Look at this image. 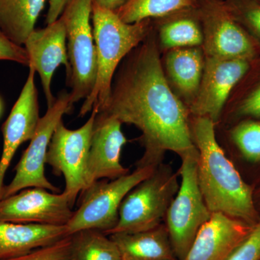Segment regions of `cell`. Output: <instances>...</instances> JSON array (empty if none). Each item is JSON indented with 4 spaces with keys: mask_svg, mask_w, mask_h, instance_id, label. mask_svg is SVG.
Masks as SVG:
<instances>
[{
    "mask_svg": "<svg viewBox=\"0 0 260 260\" xmlns=\"http://www.w3.org/2000/svg\"><path fill=\"white\" fill-rule=\"evenodd\" d=\"M155 167H137L133 173L114 180L95 181L80 193L79 208L67 224L68 236L82 230H98L104 234L119 220L121 202L135 186L153 174Z\"/></svg>",
    "mask_w": 260,
    "mask_h": 260,
    "instance_id": "52a82bcc",
    "label": "cell"
},
{
    "mask_svg": "<svg viewBox=\"0 0 260 260\" xmlns=\"http://www.w3.org/2000/svg\"><path fill=\"white\" fill-rule=\"evenodd\" d=\"M26 82L9 116L3 125V149L0 158V200L7 171L20 145L32 139L39 119L36 71L29 66Z\"/></svg>",
    "mask_w": 260,
    "mask_h": 260,
    "instance_id": "9a60e30c",
    "label": "cell"
},
{
    "mask_svg": "<svg viewBox=\"0 0 260 260\" xmlns=\"http://www.w3.org/2000/svg\"><path fill=\"white\" fill-rule=\"evenodd\" d=\"M244 18L249 26L260 37V6L249 7L244 12Z\"/></svg>",
    "mask_w": 260,
    "mask_h": 260,
    "instance_id": "f546056e",
    "label": "cell"
},
{
    "mask_svg": "<svg viewBox=\"0 0 260 260\" xmlns=\"http://www.w3.org/2000/svg\"><path fill=\"white\" fill-rule=\"evenodd\" d=\"M179 175L171 166L159 164L150 177L126 195L117 224L107 235L145 232L161 224L179 190Z\"/></svg>",
    "mask_w": 260,
    "mask_h": 260,
    "instance_id": "277c9868",
    "label": "cell"
},
{
    "mask_svg": "<svg viewBox=\"0 0 260 260\" xmlns=\"http://www.w3.org/2000/svg\"><path fill=\"white\" fill-rule=\"evenodd\" d=\"M233 139L248 160H260V122L247 121L234 129Z\"/></svg>",
    "mask_w": 260,
    "mask_h": 260,
    "instance_id": "cb8c5ba5",
    "label": "cell"
},
{
    "mask_svg": "<svg viewBox=\"0 0 260 260\" xmlns=\"http://www.w3.org/2000/svg\"><path fill=\"white\" fill-rule=\"evenodd\" d=\"M73 207L64 191L27 188L0 200V221L66 225L74 213Z\"/></svg>",
    "mask_w": 260,
    "mask_h": 260,
    "instance_id": "8fae6325",
    "label": "cell"
},
{
    "mask_svg": "<svg viewBox=\"0 0 260 260\" xmlns=\"http://www.w3.org/2000/svg\"><path fill=\"white\" fill-rule=\"evenodd\" d=\"M150 34L128 54L100 112L141 132L145 153L137 167H158L167 151L181 158L197 150L187 109L169 86Z\"/></svg>",
    "mask_w": 260,
    "mask_h": 260,
    "instance_id": "6da1fadb",
    "label": "cell"
},
{
    "mask_svg": "<svg viewBox=\"0 0 260 260\" xmlns=\"http://www.w3.org/2000/svg\"><path fill=\"white\" fill-rule=\"evenodd\" d=\"M72 107L70 93L64 92L56 98L51 107L48 108L47 113L39 119L35 135L15 167L14 178L8 185L3 187L1 200L27 188H43L53 192L59 190L48 180L44 169L53 133Z\"/></svg>",
    "mask_w": 260,
    "mask_h": 260,
    "instance_id": "9c48e42d",
    "label": "cell"
},
{
    "mask_svg": "<svg viewBox=\"0 0 260 260\" xmlns=\"http://www.w3.org/2000/svg\"><path fill=\"white\" fill-rule=\"evenodd\" d=\"M3 260H73L71 235L24 255Z\"/></svg>",
    "mask_w": 260,
    "mask_h": 260,
    "instance_id": "d4e9b609",
    "label": "cell"
},
{
    "mask_svg": "<svg viewBox=\"0 0 260 260\" xmlns=\"http://www.w3.org/2000/svg\"><path fill=\"white\" fill-rule=\"evenodd\" d=\"M69 0H49V10L46 18L47 25L54 23L60 18Z\"/></svg>",
    "mask_w": 260,
    "mask_h": 260,
    "instance_id": "f1b7e54d",
    "label": "cell"
},
{
    "mask_svg": "<svg viewBox=\"0 0 260 260\" xmlns=\"http://www.w3.org/2000/svg\"><path fill=\"white\" fill-rule=\"evenodd\" d=\"M227 260H260V220L250 236Z\"/></svg>",
    "mask_w": 260,
    "mask_h": 260,
    "instance_id": "484cf974",
    "label": "cell"
},
{
    "mask_svg": "<svg viewBox=\"0 0 260 260\" xmlns=\"http://www.w3.org/2000/svg\"><path fill=\"white\" fill-rule=\"evenodd\" d=\"M121 123L106 112H98L94 121L87 169V187L95 181L114 180L129 174L121 164V153L127 140Z\"/></svg>",
    "mask_w": 260,
    "mask_h": 260,
    "instance_id": "4fadbf2b",
    "label": "cell"
},
{
    "mask_svg": "<svg viewBox=\"0 0 260 260\" xmlns=\"http://www.w3.org/2000/svg\"><path fill=\"white\" fill-rule=\"evenodd\" d=\"M0 60L15 61L28 66L29 58L25 47L18 46L0 30Z\"/></svg>",
    "mask_w": 260,
    "mask_h": 260,
    "instance_id": "4316f807",
    "label": "cell"
},
{
    "mask_svg": "<svg viewBox=\"0 0 260 260\" xmlns=\"http://www.w3.org/2000/svg\"><path fill=\"white\" fill-rule=\"evenodd\" d=\"M121 260H178L166 224L135 234H114Z\"/></svg>",
    "mask_w": 260,
    "mask_h": 260,
    "instance_id": "ac0fdd59",
    "label": "cell"
},
{
    "mask_svg": "<svg viewBox=\"0 0 260 260\" xmlns=\"http://www.w3.org/2000/svg\"><path fill=\"white\" fill-rule=\"evenodd\" d=\"M71 237L73 260H121L115 243L100 231L82 230Z\"/></svg>",
    "mask_w": 260,
    "mask_h": 260,
    "instance_id": "44dd1931",
    "label": "cell"
},
{
    "mask_svg": "<svg viewBox=\"0 0 260 260\" xmlns=\"http://www.w3.org/2000/svg\"><path fill=\"white\" fill-rule=\"evenodd\" d=\"M198 149L181 157L179 190L168 210V231L178 260H184L200 229L211 217L198 180Z\"/></svg>",
    "mask_w": 260,
    "mask_h": 260,
    "instance_id": "5b68a950",
    "label": "cell"
},
{
    "mask_svg": "<svg viewBox=\"0 0 260 260\" xmlns=\"http://www.w3.org/2000/svg\"><path fill=\"white\" fill-rule=\"evenodd\" d=\"M200 3L206 57L247 60L252 57V43L234 20L230 8L220 0H200Z\"/></svg>",
    "mask_w": 260,
    "mask_h": 260,
    "instance_id": "30bf717a",
    "label": "cell"
},
{
    "mask_svg": "<svg viewBox=\"0 0 260 260\" xmlns=\"http://www.w3.org/2000/svg\"><path fill=\"white\" fill-rule=\"evenodd\" d=\"M204 67L203 54L198 47L172 49L166 58V68L173 85L190 104L199 90Z\"/></svg>",
    "mask_w": 260,
    "mask_h": 260,
    "instance_id": "d6986e66",
    "label": "cell"
},
{
    "mask_svg": "<svg viewBox=\"0 0 260 260\" xmlns=\"http://www.w3.org/2000/svg\"><path fill=\"white\" fill-rule=\"evenodd\" d=\"M46 0H0V30L12 42L24 45L35 30Z\"/></svg>",
    "mask_w": 260,
    "mask_h": 260,
    "instance_id": "ffe728a7",
    "label": "cell"
},
{
    "mask_svg": "<svg viewBox=\"0 0 260 260\" xmlns=\"http://www.w3.org/2000/svg\"><path fill=\"white\" fill-rule=\"evenodd\" d=\"M200 0H128L116 12L122 21L135 23L189 9Z\"/></svg>",
    "mask_w": 260,
    "mask_h": 260,
    "instance_id": "7402d4cb",
    "label": "cell"
},
{
    "mask_svg": "<svg viewBox=\"0 0 260 260\" xmlns=\"http://www.w3.org/2000/svg\"><path fill=\"white\" fill-rule=\"evenodd\" d=\"M92 11L93 0H69L60 16L66 27L70 66L67 81L72 88V106L88 97L96 80V51L90 23Z\"/></svg>",
    "mask_w": 260,
    "mask_h": 260,
    "instance_id": "8992f818",
    "label": "cell"
},
{
    "mask_svg": "<svg viewBox=\"0 0 260 260\" xmlns=\"http://www.w3.org/2000/svg\"><path fill=\"white\" fill-rule=\"evenodd\" d=\"M66 27L59 18L46 28L34 30L24 44L28 53L29 66L39 73L42 81L47 107H51L56 98L51 91V82L54 72L60 64H64L67 80L70 78V66L66 45Z\"/></svg>",
    "mask_w": 260,
    "mask_h": 260,
    "instance_id": "5bb4252c",
    "label": "cell"
},
{
    "mask_svg": "<svg viewBox=\"0 0 260 260\" xmlns=\"http://www.w3.org/2000/svg\"><path fill=\"white\" fill-rule=\"evenodd\" d=\"M68 236L66 225L0 221V260L24 255Z\"/></svg>",
    "mask_w": 260,
    "mask_h": 260,
    "instance_id": "e0dca14e",
    "label": "cell"
},
{
    "mask_svg": "<svg viewBox=\"0 0 260 260\" xmlns=\"http://www.w3.org/2000/svg\"><path fill=\"white\" fill-rule=\"evenodd\" d=\"M255 225L221 213H212L184 260H227L250 236Z\"/></svg>",
    "mask_w": 260,
    "mask_h": 260,
    "instance_id": "2e32d148",
    "label": "cell"
},
{
    "mask_svg": "<svg viewBox=\"0 0 260 260\" xmlns=\"http://www.w3.org/2000/svg\"><path fill=\"white\" fill-rule=\"evenodd\" d=\"M98 114L92 110L88 121L78 129L72 130L63 121L56 126L47 154L46 164L56 176H64V192L74 206L78 194L87 188V169L94 121Z\"/></svg>",
    "mask_w": 260,
    "mask_h": 260,
    "instance_id": "ba28073f",
    "label": "cell"
},
{
    "mask_svg": "<svg viewBox=\"0 0 260 260\" xmlns=\"http://www.w3.org/2000/svg\"><path fill=\"white\" fill-rule=\"evenodd\" d=\"M2 111H3V103H2L1 99H0V115H1Z\"/></svg>",
    "mask_w": 260,
    "mask_h": 260,
    "instance_id": "1f68e13d",
    "label": "cell"
},
{
    "mask_svg": "<svg viewBox=\"0 0 260 260\" xmlns=\"http://www.w3.org/2000/svg\"><path fill=\"white\" fill-rule=\"evenodd\" d=\"M214 124L209 118L194 117L191 127L199 153L198 180L205 203L211 213L255 225L259 219L251 188L219 145Z\"/></svg>",
    "mask_w": 260,
    "mask_h": 260,
    "instance_id": "7a4b0ae2",
    "label": "cell"
},
{
    "mask_svg": "<svg viewBox=\"0 0 260 260\" xmlns=\"http://www.w3.org/2000/svg\"><path fill=\"white\" fill-rule=\"evenodd\" d=\"M249 67L247 59L205 58L199 90L189 105L191 114L218 121L229 93Z\"/></svg>",
    "mask_w": 260,
    "mask_h": 260,
    "instance_id": "7c38bea8",
    "label": "cell"
},
{
    "mask_svg": "<svg viewBox=\"0 0 260 260\" xmlns=\"http://www.w3.org/2000/svg\"><path fill=\"white\" fill-rule=\"evenodd\" d=\"M239 112L241 115L260 118V87L243 102Z\"/></svg>",
    "mask_w": 260,
    "mask_h": 260,
    "instance_id": "83f0119b",
    "label": "cell"
},
{
    "mask_svg": "<svg viewBox=\"0 0 260 260\" xmlns=\"http://www.w3.org/2000/svg\"><path fill=\"white\" fill-rule=\"evenodd\" d=\"M127 1L128 0H93V3L105 9L116 12L123 5H125Z\"/></svg>",
    "mask_w": 260,
    "mask_h": 260,
    "instance_id": "4dcf8cb0",
    "label": "cell"
},
{
    "mask_svg": "<svg viewBox=\"0 0 260 260\" xmlns=\"http://www.w3.org/2000/svg\"><path fill=\"white\" fill-rule=\"evenodd\" d=\"M159 40L160 47L167 50L198 47L203 44V32L200 24L194 19L178 18L160 27Z\"/></svg>",
    "mask_w": 260,
    "mask_h": 260,
    "instance_id": "603a6c76",
    "label": "cell"
},
{
    "mask_svg": "<svg viewBox=\"0 0 260 260\" xmlns=\"http://www.w3.org/2000/svg\"><path fill=\"white\" fill-rule=\"evenodd\" d=\"M93 32L96 51L97 74L91 93L80 108V116L93 109L100 112L110 97L113 80L121 61L150 34L149 20L126 23L116 12L93 3Z\"/></svg>",
    "mask_w": 260,
    "mask_h": 260,
    "instance_id": "3957f363",
    "label": "cell"
}]
</instances>
